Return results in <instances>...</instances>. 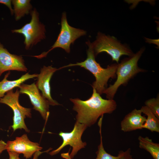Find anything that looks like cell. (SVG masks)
Segmentation results:
<instances>
[{
  "label": "cell",
  "instance_id": "cell-2",
  "mask_svg": "<svg viewBox=\"0 0 159 159\" xmlns=\"http://www.w3.org/2000/svg\"><path fill=\"white\" fill-rule=\"evenodd\" d=\"M86 44L88 47L87 51V58L84 61L75 64H70L60 68H62L73 66H80L90 72L95 78V81L92 83L93 88L100 95L103 93L107 88V82L110 78L116 77L117 64L114 63L107 66L105 68L101 67L95 59L91 43L88 41Z\"/></svg>",
  "mask_w": 159,
  "mask_h": 159
},
{
  "label": "cell",
  "instance_id": "cell-13",
  "mask_svg": "<svg viewBox=\"0 0 159 159\" xmlns=\"http://www.w3.org/2000/svg\"><path fill=\"white\" fill-rule=\"evenodd\" d=\"M140 110L135 108L126 115L120 123L121 129L125 132L143 129L146 117Z\"/></svg>",
  "mask_w": 159,
  "mask_h": 159
},
{
  "label": "cell",
  "instance_id": "cell-9",
  "mask_svg": "<svg viewBox=\"0 0 159 159\" xmlns=\"http://www.w3.org/2000/svg\"><path fill=\"white\" fill-rule=\"evenodd\" d=\"M19 87L20 94L28 95L33 105V109L38 111L43 119L46 121L49 114V105L40 92L35 83L30 85L22 83Z\"/></svg>",
  "mask_w": 159,
  "mask_h": 159
},
{
  "label": "cell",
  "instance_id": "cell-17",
  "mask_svg": "<svg viewBox=\"0 0 159 159\" xmlns=\"http://www.w3.org/2000/svg\"><path fill=\"white\" fill-rule=\"evenodd\" d=\"M140 110L147 116L143 126V129H147L152 132H159V119L146 106H142Z\"/></svg>",
  "mask_w": 159,
  "mask_h": 159
},
{
  "label": "cell",
  "instance_id": "cell-20",
  "mask_svg": "<svg viewBox=\"0 0 159 159\" xmlns=\"http://www.w3.org/2000/svg\"><path fill=\"white\" fill-rule=\"evenodd\" d=\"M131 150L130 148H128L123 153L120 159H134L131 154Z\"/></svg>",
  "mask_w": 159,
  "mask_h": 159
},
{
  "label": "cell",
  "instance_id": "cell-21",
  "mask_svg": "<svg viewBox=\"0 0 159 159\" xmlns=\"http://www.w3.org/2000/svg\"><path fill=\"white\" fill-rule=\"evenodd\" d=\"M0 4H4L9 8L11 15L14 14L13 9L11 6V0H0Z\"/></svg>",
  "mask_w": 159,
  "mask_h": 159
},
{
  "label": "cell",
  "instance_id": "cell-6",
  "mask_svg": "<svg viewBox=\"0 0 159 159\" xmlns=\"http://www.w3.org/2000/svg\"><path fill=\"white\" fill-rule=\"evenodd\" d=\"M20 94L18 89L15 92L13 90L9 91L0 99V103L7 105L13 110L14 116L11 127L14 131L18 129H23L26 132H29L30 130L25 124L24 119L26 117H31V109L24 107L20 105L19 101Z\"/></svg>",
  "mask_w": 159,
  "mask_h": 159
},
{
  "label": "cell",
  "instance_id": "cell-23",
  "mask_svg": "<svg viewBox=\"0 0 159 159\" xmlns=\"http://www.w3.org/2000/svg\"><path fill=\"white\" fill-rule=\"evenodd\" d=\"M6 143L1 140H0V154L6 150Z\"/></svg>",
  "mask_w": 159,
  "mask_h": 159
},
{
  "label": "cell",
  "instance_id": "cell-19",
  "mask_svg": "<svg viewBox=\"0 0 159 159\" xmlns=\"http://www.w3.org/2000/svg\"><path fill=\"white\" fill-rule=\"evenodd\" d=\"M145 106L148 107L154 115L159 119V97L150 99L145 101Z\"/></svg>",
  "mask_w": 159,
  "mask_h": 159
},
{
  "label": "cell",
  "instance_id": "cell-12",
  "mask_svg": "<svg viewBox=\"0 0 159 159\" xmlns=\"http://www.w3.org/2000/svg\"><path fill=\"white\" fill-rule=\"evenodd\" d=\"M58 69L49 66H44L38 74L37 80L36 84L38 88L42 92L43 96L48 101L49 105H58L60 104L52 98L51 94L50 81L54 73Z\"/></svg>",
  "mask_w": 159,
  "mask_h": 159
},
{
  "label": "cell",
  "instance_id": "cell-3",
  "mask_svg": "<svg viewBox=\"0 0 159 159\" xmlns=\"http://www.w3.org/2000/svg\"><path fill=\"white\" fill-rule=\"evenodd\" d=\"M144 47L135 53L122 59L117 64L116 72V80L113 85H110L104 91L109 100H113L118 88L122 85H125L138 73L145 71L139 67L138 62L145 50Z\"/></svg>",
  "mask_w": 159,
  "mask_h": 159
},
{
  "label": "cell",
  "instance_id": "cell-4",
  "mask_svg": "<svg viewBox=\"0 0 159 159\" xmlns=\"http://www.w3.org/2000/svg\"><path fill=\"white\" fill-rule=\"evenodd\" d=\"M91 44L95 57L105 52L111 56L112 61L118 64L122 55L129 57L134 54L128 46L121 43L115 37L106 35L100 32L97 33L96 39Z\"/></svg>",
  "mask_w": 159,
  "mask_h": 159
},
{
  "label": "cell",
  "instance_id": "cell-16",
  "mask_svg": "<svg viewBox=\"0 0 159 159\" xmlns=\"http://www.w3.org/2000/svg\"><path fill=\"white\" fill-rule=\"evenodd\" d=\"M138 139L139 147L149 152L153 159H159V144L153 142L148 137L139 136Z\"/></svg>",
  "mask_w": 159,
  "mask_h": 159
},
{
  "label": "cell",
  "instance_id": "cell-11",
  "mask_svg": "<svg viewBox=\"0 0 159 159\" xmlns=\"http://www.w3.org/2000/svg\"><path fill=\"white\" fill-rule=\"evenodd\" d=\"M10 70L26 72L27 69L21 56L10 53L0 42V76Z\"/></svg>",
  "mask_w": 159,
  "mask_h": 159
},
{
  "label": "cell",
  "instance_id": "cell-8",
  "mask_svg": "<svg viewBox=\"0 0 159 159\" xmlns=\"http://www.w3.org/2000/svg\"><path fill=\"white\" fill-rule=\"evenodd\" d=\"M87 127L85 125L76 122L73 130L70 132L60 131L59 135L62 139V144L57 149L50 152L49 154L52 156L57 154L64 147L69 145L72 149L67 159L73 158L78 151L85 148L87 145L86 142L82 141L81 137Z\"/></svg>",
  "mask_w": 159,
  "mask_h": 159
},
{
  "label": "cell",
  "instance_id": "cell-15",
  "mask_svg": "<svg viewBox=\"0 0 159 159\" xmlns=\"http://www.w3.org/2000/svg\"><path fill=\"white\" fill-rule=\"evenodd\" d=\"M30 0H13L14 14L16 20L18 21L32 10V6Z\"/></svg>",
  "mask_w": 159,
  "mask_h": 159
},
{
  "label": "cell",
  "instance_id": "cell-24",
  "mask_svg": "<svg viewBox=\"0 0 159 159\" xmlns=\"http://www.w3.org/2000/svg\"><path fill=\"white\" fill-rule=\"evenodd\" d=\"M50 150V149H49L47 150H46L43 152H41L40 151H39L36 152L33 155V159H37L38 157L42 153L44 152H47L49 151Z\"/></svg>",
  "mask_w": 159,
  "mask_h": 159
},
{
  "label": "cell",
  "instance_id": "cell-18",
  "mask_svg": "<svg viewBox=\"0 0 159 159\" xmlns=\"http://www.w3.org/2000/svg\"><path fill=\"white\" fill-rule=\"evenodd\" d=\"M103 117L100 118L98 122L99 127V132L100 135V143L98 147V150L96 152L97 157L95 159H120L122 156L123 151H120L117 156H113L106 152L103 144L102 135L101 128Z\"/></svg>",
  "mask_w": 159,
  "mask_h": 159
},
{
  "label": "cell",
  "instance_id": "cell-7",
  "mask_svg": "<svg viewBox=\"0 0 159 159\" xmlns=\"http://www.w3.org/2000/svg\"><path fill=\"white\" fill-rule=\"evenodd\" d=\"M86 34V32L85 30L69 25L67 21L66 13L63 12L61 19L60 32L54 44L47 52L34 57L39 59L45 57L50 51L57 48H62L69 53L70 52L71 44L73 43L76 39Z\"/></svg>",
  "mask_w": 159,
  "mask_h": 159
},
{
  "label": "cell",
  "instance_id": "cell-10",
  "mask_svg": "<svg viewBox=\"0 0 159 159\" xmlns=\"http://www.w3.org/2000/svg\"><path fill=\"white\" fill-rule=\"evenodd\" d=\"M42 149L38 143L30 141L26 134L16 137L15 140L8 141L6 143L7 151L22 154L26 159L31 158L36 152L40 151Z\"/></svg>",
  "mask_w": 159,
  "mask_h": 159
},
{
  "label": "cell",
  "instance_id": "cell-1",
  "mask_svg": "<svg viewBox=\"0 0 159 159\" xmlns=\"http://www.w3.org/2000/svg\"><path fill=\"white\" fill-rule=\"evenodd\" d=\"M74 104L73 110L76 112V121L87 127L94 124L99 117L105 114H111L117 108L116 102L113 100L102 98L93 88L91 96L82 100L78 98H70Z\"/></svg>",
  "mask_w": 159,
  "mask_h": 159
},
{
  "label": "cell",
  "instance_id": "cell-25",
  "mask_svg": "<svg viewBox=\"0 0 159 159\" xmlns=\"http://www.w3.org/2000/svg\"></svg>",
  "mask_w": 159,
  "mask_h": 159
},
{
  "label": "cell",
  "instance_id": "cell-14",
  "mask_svg": "<svg viewBox=\"0 0 159 159\" xmlns=\"http://www.w3.org/2000/svg\"><path fill=\"white\" fill-rule=\"evenodd\" d=\"M10 74L9 71L4 76L2 80L0 81V99L3 97L5 94L14 88L19 87L26 81L29 79L37 77L38 74H30L28 72L22 75L19 79L14 80H9L7 78Z\"/></svg>",
  "mask_w": 159,
  "mask_h": 159
},
{
  "label": "cell",
  "instance_id": "cell-22",
  "mask_svg": "<svg viewBox=\"0 0 159 159\" xmlns=\"http://www.w3.org/2000/svg\"><path fill=\"white\" fill-rule=\"evenodd\" d=\"M9 155V159H20L19 157V155L17 153L11 152L7 151Z\"/></svg>",
  "mask_w": 159,
  "mask_h": 159
},
{
  "label": "cell",
  "instance_id": "cell-5",
  "mask_svg": "<svg viewBox=\"0 0 159 159\" xmlns=\"http://www.w3.org/2000/svg\"><path fill=\"white\" fill-rule=\"evenodd\" d=\"M30 21L21 28L12 30L13 33L23 35L26 49L28 50L45 38L46 30L44 25L39 21V13L35 8L30 13Z\"/></svg>",
  "mask_w": 159,
  "mask_h": 159
}]
</instances>
